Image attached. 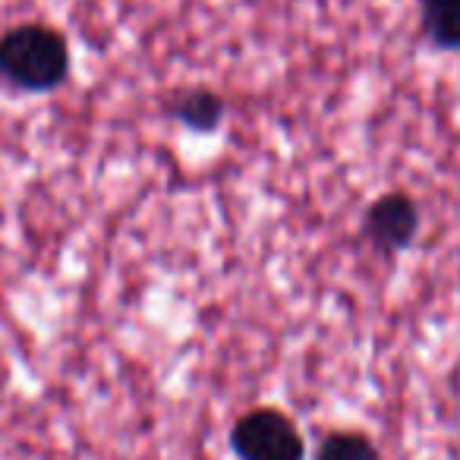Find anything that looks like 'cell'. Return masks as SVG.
<instances>
[{"label":"cell","mask_w":460,"mask_h":460,"mask_svg":"<svg viewBox=\"0 0 460 460\" xmlns=\"http://www.w3.org/2000/svg\"><path fill=\"white\" fill-rule=\"evenodd\" d=\"M70 73V51L60 32L26 22L0 35V76L26 92L58 89Z\"/></svg>","instance_id":"cell-1"},{"label":"cell","mask_w":460,"mask_h":460,"mask_svg":"<svg viewBox=\"0 0 460 460\" xmlns=\"http://www.w3.org/2000/svg\"><path fill=\"white\" fill-rule=\"evenodd\" d=\"M422 32L441 51H460V0H422Z\"/></svg>","instance_id":"cell-4"},{"label":"cell","mask_w":460,"mask_h":460,"mask_svg":"<svg viewBox=\"0 0 460 460\" xmlns=\"http://www.w3.org/2000/svg\"><path fill=\"white\" fill-rule=\"evenodd\" d=\"M315 460H382L366 435L359 432H334L322 441Z\"/></svg>","instance_id":"cell-6"},{"label":"cell","mask_w":460,"mask_h":460,"mask_svg":"<svg viewBox=\"0 0 460 460\" xmlns=\"http://www.w3.org/2000/svg\"><path fill=\"white\" fill-rule=\"evenodd\" d=\"M173 117L183 120L190 129H199V133H208L221 123L224 117V102L208 89H196L186 92L173 102Z\"/></svg>","instance_id":"cell-5"},{"label":"cell","mask_w":460,"mask_h":460,"mask_svg":"<svg viewBox=\"0 0 460 460\" xmlns=\"http://www.w3.org/2000/svg\"><path fill=\"white\" fill-rule=\"evenodd\" d=\"M416 227H420V211L413 199L403 192H388L366 211V237L382 252L407 250L416 237Z\"/></svg>","instance_id":"cell-3"},{"label":"cell","mask_w":460,"mask_h":460,"mask_svg":"<svg viewBox=\"0 0 460 460\" xmlns=\"http://www.w3.org/2000/svg\"><path fill=\"white\" fill-rule=\"evenodd\" d=\"M240 460H303V435L281 410L259 407L234 426Z\"/></svg>","instance_id":"cell-2"}]
</instances>
